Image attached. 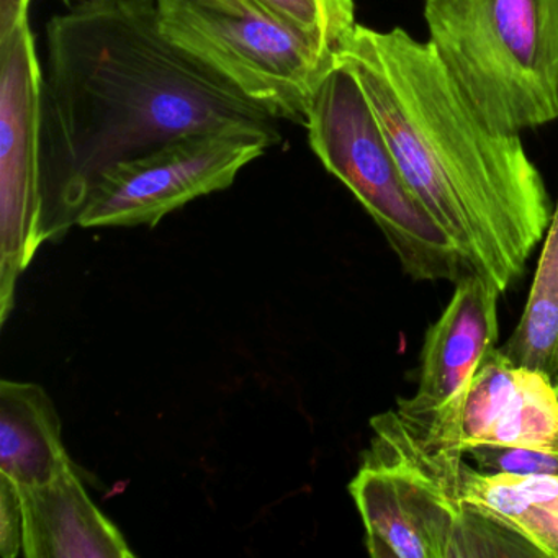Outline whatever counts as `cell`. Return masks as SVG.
<instances>
[{
    "instance_id": "obj_1",
    "label": "cell",
    "mask_w": 558,
    "mask_h": 558,
    "mask_svg": "<svg viewBox=\"0 0 558 558\" xmlns=\"http://www.w3.org/2000/svg\"><path fill=\"white\" fill-rule=\"evenodd\" d=\"M227 123L276 119L169 40L156 0H100L51 19L41 100L48 240L77 223L117 162Z\"/></svg>"
},
{
    "instance_id": "obj_2",
    "label": "cell",
    "mask_w": 558,
    "mask_h": 558,
    "mask_svg": "<svg viewBox=\"0 0 558 558\" xmlns=\"http://www.w3.org/2000/svg\"><path fill=\"white\" fill-rule=\"evenodd\" d=\"M421 204L475 276L508 292L544 240L554 202L521 135L473 109L429 41L357 25L339 54Z\"/></svg>"
},
{
    "instance_id": "obj_3",
    "label": "cell",
    "mask_w": 558,
    "mask_h": 558,
    "mask_svg": "<svg viewBox=\"0 0 558 558\" xmlns=\"http://www.w3.org/2000/svg\"><path fill=\"white\" fill-rule=\"evenodd\" d=\"M429 44L473 109L521 135L558 120V0H426Z\"/></svg>"
},
{
    "instance_id": "obj_4",
    "label": "cell",
    "mask_w": 558,
    "mask_h": 558,
    "mask_svg": "<svg viewBox=\"0 0 558 558\" xmlns=\"http://www.w3.org/2000/svg\"><path fill=\"white\" fill-rule=\"evenodd\" d=\"M312 151L361 202L414 282H452L469 263L408 184L377 117L348 68L326 76L305 117Z\"/></svg>"
},
{
    "instance_id": "obj_5",
    "label": "cell",
    "mask_w": 558,
    "mask_h": 558,
    "mask_svg": "<svg viewBox=\"0 0 558 558\" xmlns=\"http://www.w3.org/2000/svg\"><path fill=\"white\" fill-rule=\"evenodd\" d=\"M169 40L279 120L305 123L339 54L263 0H156Z\"/></svg>"
},
{
    "instance_id": "obj_6",
    "label": "cell",
    "mask_w": 558,
    "mask_h": 558,
    "mask_svg": "<svg viewBox=\"0 0 558 558\" xmlns=\"http://www.w3.org/2000/svg\"><path fill=\"white\" fill-rule=\"evenodd\" d=\"M374 437L349 483L374 558H456L466 502L465 456L427 450L395 410L371 421Z\"/></svg>"
},
{
    "instance_id": "obj_7",
    "label": "cell",
    "mask_w": 558,
    "mask_h": 558,
    "mask_svg": "<svg viewBox=\"0 0 558 558\" xmlns=\"http://www.w3.org/2000/svg\"><path fill=\"white\" fill-rule=\"evenodd\" d=\"M280 136L276 126L227 123L179 136L107 169L90 191L83 228L156 227L195 198L227 191Z\"/></svg>"
},
{
    "instance_id": "obj_8",
    "label": "cell",
    "mask_w": 558,
    "mask_h": 558,
    "mask_svg": "<svg viewBox=\"0 0 558 558\" xmlns=\"http://www.w3.org/2000/svg\"><path fill=\"white\" fill-rule=\"evenodd\" d=\"M44 70L31 21L0 38V323L45 233L41 178Z\"/></svg>"
},
{
    "instance_id": "obj_9",
    "label": "cell",
    "mask_w": 558,
    "mask_h": 558,
    "mask_svg": "<svg viewBox=\"0 0 558 558\" xmlns=\"http://www.w3.org/2000/svg\"><path fill=\"white\" fill-rule=\"evenodd\" d=\"M499 296L470 274L456 283L449 305L427 329L416 391L398 400L395 411L433 452L465 456L457 442V421L473 374L496 348Z\"/></svg>"
},
{
    "instance_id": "obj_10",
    "label": "cell",
    "mask_w": 558,
    "mask_h": 558,
    "mask_svg": "<svg viewBox=\"0 0 558 558\" xmlns=\"http://www.w3.org/2000/svg\"><path fill=\"white\" fill-rule=\"evenodd\" d=\"M558 384L542 372L514 364L493 348L466 388L457 442L521 447L558 453Z\"/></svg>"
},
{
    "instance_id": "obj_11",
    "label": "cell",
    "mask_w": 558,
    "mask_h": 558,
    "mask_svg": "<svg viewBox=\"0 0 558 558\" xmlns=\"http://www.w3.org/2000/svg\"><path fill=\"white\" fill-rule=\"evenodd\" d=\"M19 492L25 557H135L119 527L94 505L73 463L50 482L19 486Z\"/></svg>"
},
{
    "instance_id": "obj_12",
    "label": "cell",
    "mask_w": 558,
    "mask_h": 558,
    "mask_svg": "<svg viewBox=\"0 0 558 558\" xmlns=\"http://www.w3.org/2000/svg\"><path fill=\"white\" fill-rule=\"evenodd\" d=\"M71 463L47 390L31 381H0V475L19 486L40 485Z\"/></svg>"
},
{
    "instance_id": "obj_13",
    "label": "cell",
    "mask_w": 558,
    "mask_h": 558,
    "mask_svg": "<svg viewBox=\"0 0 558 558\" xmlns=\"http://www.w3.org/2000/svg\"><path fill=\"white\" fill-rule=\"evenodd\" d=\"M499 349L514 364L542 372L558 384V201L524 312Z\"/></svg>"
},
{
    "instance_id": "obj_14",
    "label": "cell",
    "mask_w": 558,
    "mask_h": 558,
    "mask_svg": "<svg viewBox=\"0 0 558 558\" xmlns=\"http://www.w3.org/2000/svg\"><path fill=\"white\" fill-rule=\"evenodd\" d=\"M460 499L476 506L514 529L541 557L558 558V518L542 508L511 473H488L465 462Z\"/></svg>"
},
{
    "instance_id": "obj_15",
    "label": "cell",
    "mask_w": 558,
    "mask_h": 558,
    "mask_svg": "<svg viewBox=\"0 0 558 558\" xmlns=\"http://www.w3.org/2000/svg\"><path fill=\"white\" fill-rule=\"evenodd\" d=\"M277 14L341 54L354 34V0H263Z\"/></svg>"
},
{
    "instance_id": "obj_16",
    "label": "cell",
    "mask_w": 558,
    "mask_h": 558,
    "mask_svg": "<svg viewBox=\"0 0 558 558\" xmlns=\"http://www.w3.org/2000/svg\"><path fill=\"white\" fill-rule=\"evenodd\" d=\"M476 469L518 476H558V453L521 447L475 446L465 450Z\"/></svg>"
},
{
    "instance_id": "obj_17",
    "label": "cell",
    "mask_w": 558,
    "mask_h": 558,
    "mask_svg": "<svg viewBox=\"0 0 558 558\" xmlns=\"http://www.w3.org/2000/svg\"><path fill=\"white\" fill-rule=\"evenodd\" d=\"M21 550H24L21 492L11 478L0 475V555L15 558Z\"/></svg>"
},
{
    "instance_id": "obj_18",
    "label": "cell",
    "mask_w": 558,
    "mask_h": 558,
    "mask_svg": "<svg viewBox=\"0 0 558 558\" xmlns=\"http://www.w3.org/2000/svg\"><path fill=\"white\" fill-rule=\"evenodd\" d=\"M518 482L537 505L558 518V476H518Z\"/></svg>"
},
{
    "instance_id": "obj_19",
    "label": "cell",
    "mask_w": 558,
    "mask_h": 558,
    "mask_svg": "<svg viewBox=\"0 0 558 558\" xmlns=\"http://www.w3.org/2000/svg\"><path fill=\"white\" fill-rule=\"evenodd\" d=\"M32 0H0V38L28 21Z\"/></svg>"
},
{
    "instance_id": "obj_20",
    "label": "cell",
    "mask_w": 558,
    "mask_h": 558,
    "mask_svg": "<svg viewBox=\"0 0 558 558\" xmlns=\"http://www.w3.org/2000/svg\"><path fill=\"white\" fill-rule=\"evenodd\" d=\"M64 2L70 4V8H73V5L90 4V2H100V0H64Z\"/></svg>"
},
{
    "instance_id": "obj_21",
    "label": "cell",
    "mask_w": 558,
    "mask_h": 558,
    "mask_svg": "<svg viewBox=\"0 0 558 558\" xmlns=\"http://www.w3.org/2000/svg\"><path fill=\"white\" fill-rule=\"evenodd\" d=\"M557 387H558V385H557Z\"/></svg>"
}]
</instances>
